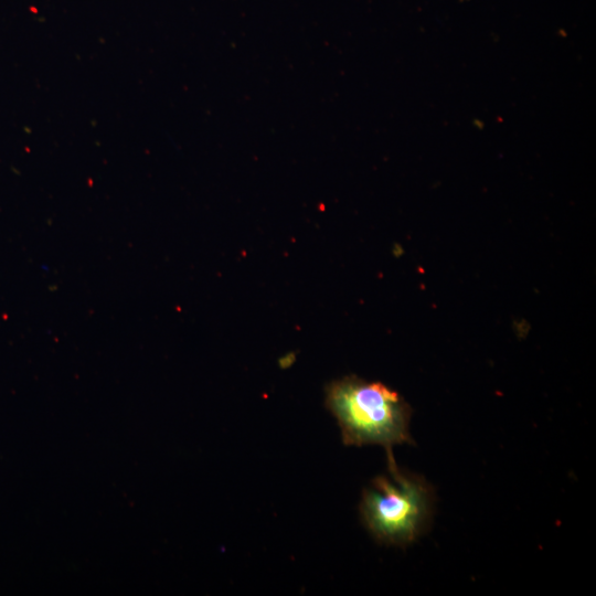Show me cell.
<instances>
[{
	"mask_svg": "<svg viewBox=\"0 0 596 596\" xmlns=\"http://www.w3.org/2000/svg\"><path fill=\"white\" fill-rule=\"evenodd\" d=\"M326 406L347 446L380 445L387 460H394V445L414 444L409 433L412 407L381 382L355 375L332 381L326 387Z\"/></svg>",
	"mask_w": 596,
	"mask_h": 596,
	"instance_id": "cell-1",
	"label": "cell"
},
{
	"mask_svg": "<svg viewBox=\"0 0 596 596\" xmlns=\"http://www.w3.org/2000/svg\"><path fill=\"white\" fill-rule=\"evenodd\" d=\"M434 504L430 485L421 476L387 461V472L363 490L360 515L364 526L384 545L405 547L427 530Z\"/></svg>",
	"mask_w": 596,
	"mask_h": 596,
	"instance_id": "cell-2",
	"label": "cell"
}]
</instances>
